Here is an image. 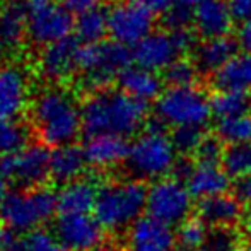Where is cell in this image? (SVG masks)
<instances>
[{
    "label": "cell",
    "mask_w": 251,
    "mask_h": 251,
    "mask_svg": "<svg viewBox=\"0 0 251 251\" xmlns=\"http://www.w3.org/2000/svg\"><path fill=\"white\" fill-rule=\"evenodd\" d=\"M80 120L82 132L87 137L113 133L126 139L146 128L149 104L122 91H98L87 94L80 102Z\"/></svg>",
    "instance_id": "cell-1"
},
{
    "label": "cell",
    "mask_w": 251,
    "mask_h": 251,
    "mask_svg": "<svg viewBox=\"0 0 251 251\" xmlns=\"http://www.w3.org/2000/svg\"><path fill=\"white\" fill-rule=\"evenodd\" d=\"M31 118L41 144L53 149L74 144L82 132L80 106L62 86H50L34 98Z\"/></svg>",
    "instance_id": "cell-2"
},
{
    "label": "cell",
    "mask_w": 251,
    "mask_h": 251,
    "mask_svg": "<svg viewBox=\"0 0 251 251\" xmlns=\"http://www.w3.org/2000/svg\"><path fill=\"white\" fill-rule=\"evenodd\" d=\"M149 188L140 179H123L101 185L93 215L104 231L130 227L147 210Z\"/></svg>",
    "instance_id": "cell-3"
},
{
    "label": "cell",
    "mask_w": 251,
    "mask_h": 251,
    "mask_svg": "<svg viewBox=\"0 0 251 251\" xmlns=\"http://www.w3.org/2000/svg\"><path fill=\"white\" fill-rule=\"evenodd\" d=\"M56 212V193L47 186H40L10 192L0 207V221L5 229L26 236L50 222Z\"/></svg>",
    "instance_id": "cell-4"
},
{
    "label": "cell",
    "mask_w": 251,
    "mask_h": 251,
    "mask_svg": "<svg viewBox=\"0 0 251 251\" xmlns=\"http://www.w3.org/2000/svg\"><path fill=\"white\" fill-rule=\"evenodd\" d=\"M176 149L171 142L169 132H152L144 130L130 142V154L126 159V168L133 179H155L168 178L176 162Z\"/></svg>",
    "instance_id": "cell-5"
},
{
    "label": "cell",
    "mask_w": 251,
    "mask_h": 251,
    "mask_svg": "<svg viewBox=\"0 0 251 251\" xmlns=\"http://www.w3.org/2000/svg\"><path fill=\"white\" fill-rule=\"evenodd\" d=\"M154 109L155 116L173 128L205 126L212 116L210 100L199 87H168Z\"/></svg>",
    "instance_id": "cell-6"
},
{
    "label": "cell",
    "mask_w": 251,
    "mask_h": 251,
    "mask_svg": "<svg viewBox=\"0 0 251 251\" xmlns=\"http://www.w3.org/2000/svg\"><path fill=\"white\" fill-rule=\"evenodd\" d=\"M27 5V40L36 47L69 38L75 19L56 0H26Z\"/></svg>",
    "instance_id": "cell-7"
},
{
    "label": "cell",
    "mask_w": 251,
    "mask_h": 251,
    "mask_svg": "<svg viewBox=\"0 0 251 251\" xmlns=\"http://www.w3.org/2000/svg\"><path fill=\"white\" fill-rule=\"evenodd\" d=\"M155 14L140 0H116L108 10L109 38L133 48L154 33Z\"/></svg>",
    "instance_id": "cell-8"
},
{
    "label": "cell",
    "mask_w": 251,
    "mask_h": 251,
    "mask_svg": "<svg viewBox=\"0 0 251 251\" xmlns=\"http://www.w3.org/2000/svg\"><path fill=\"white\" fill-rule=\"evenodd\" d=\"M193 197L185 183L175 178H162L151 185L147 197V215L168 226L181 224L190 217Z\"/></svg>",
    "instance_id": "cell-9"
},
{
    "label": "cell",
    "mask_w": 251,
    "mask_h": 251,
    "mask_svg": "<svg viewBox=\"0 0 251 251\" xmlns=\"http://www.w3.org/2000/svg\"><path fill=\"white\" fill-rule=\"evenodd\" d=\"M51 151L45 144H29L21 152L0 157V171L23 190L45 186L50 178Z\"/></svg>",
    "instance_id": "cell-10"
},
{
    "label": "cell",
    "mask_w": 251,
    "mask_h": 251,
    "mask_svg": "<svg viewBox=\"0 0 251 251\" xmlns=\"http://www.w3.org/2000/svg\"><path fill=\"white\" fill-rule=\"evenodd\" d=\"M132 55L133 63L137 67L154 74L164 72L176 60L186 56L178 41V36L164 29L154 31L146 40L140 41L137 47H133Z\"/></svg>",
    "instance_id": "cell-11"
},
{
    "label": "cell",
    "mask_w": 251,
    "mask_h": 251,
    "mask_svg": "<svg viewBox=\"0 0 251 251\" xmlns=\"http://www.w3.org/2000/svg\"><path fill=\"white\" fill-rule=\"evenodd\" d=\"M55 238L67 251H91L104 241V229L94 215H58Z\"/></svg>",
    "instance_id": "cell-12"
},
{
    "label": "cell",
    "mask_w": 251,
    "mask_h": 251,
    "mask_svg": "<svg viewBox=\"0 0 251 251\" xmlns=\"http://www.w3.org/2000/svg\"><path fill=\"white\" fill-rule=\"evenodd\" d=\"M79 47L80 41L75 36H69L41 48L38 60L41 75L55 86H62L63 82L72 79L77 74Z\"/></svg>",
    "instance_id": "cell-13"
},
{
    "label": "cell",
    "mask_w": 251,
    "mask_h": 251,
    "mask_svg": "<svg viewBox=\"0 0 251 251\" xmlns=\"http://www.w3.org/2000/svg\"><path fill=\"white\" fill-rule=\"evenodd\" d=\"M178 239L171 226L142 215L126 231L128 251H176Z\"/></svg>",
    "instance_id": "cell-14"
},
{
    "label": "cell",
    "mask_w": 251,
    "mask_h": 251,
    "mask_svg": "<svg viewBox=\"0 0 251 251\" xmlns=\"http://www.w3.org/2000/svg\"><path fill=\"white\" fill-rule=\"evenodd\" d=\"M29 86L19 65L0 67V120H19L27 108Z\"/></svg>",
    "instance_id": "cell-15"
},
{
    "label": "cell",
    "mask_w": 251,
    "mask_h": 251,
    "mask_svg": "<svg viewBox=\"0 0 251 251\" xmlns=\"http://www.w3.org/2000/svg\"><path fill=\"white\" fill-rule=\"evenodd\" d=\"M232 29L234 17L226 0H205L193 9V31L201 41L231 36Z\"/></svg>",
    "instance_id": "cell-16"
},
{
    "label": "cell",
    "mask_w": 251,
    "mask_h": 251,
    "mask_svg": "<svg viewBox=\"0 0 251 251\" xmlns=\"http://www.w3.org/2000/svg\"><path fill=\"white\" fill-rule=\"evenodd\" d=\"M87 166L94 169H109L126 162L130 154V142L125 137L104 133L87 137L82 146Z\"/></svg>",
    "instance_id": "cell-17"
},
{
    "label": "cell",
    "mask_w": 251,
    "mask_h": 251,
    "mask_svg": "<svg viewBox=\"0 0 251 251\" xmlns=\"http://www.w3.org/2000/svg\"><path fill=\"white\" fill-rule=\"evenodd\" d=\"M101 185L96 178H80L56 192L58 215H86L94 210Z\"/></svg>",
    "instance_id": "cell-18"
},
{
    "label": "cell",
    "mask_w": 251,
    "mask_h": 251,
    "mask_svg": "<svg viewBox=\"0 0 251 251\" xmlns=\"http://www.w3.org/2000/svg\"><path fill=\"white\" fill-rule=\"evenodd\" d=\"M195 215L200 217L210 229L238 227L243 224V205L234 195H217L200 200L195 207Z\"/></svg>",
    "instance_id": "cell-19"
},
{
    "label": "cell",
    "mask_w": 251,
    "mask_h": 251,
    "mask_svg": "<svg viewBox=\"0 0 251 251\" xmlns=\"http://www.w3.org/2000/svg\"><path fill=\"white\" fill-rule=\"evenodd\" d=\"M239 45L236 38H215V40H205L197 45L195 51L192 53V60L195 62L197 69L203 75H215L222 70L232 58L239 55Z\"/></svg>",
    "instance_id": "cell-20"
},
{
    "label": "cell",
    "mask_w": 251,
    "mask_h": 251,
    "mask_svg": "<svg viewBox=\"0 0 251 251\" xmlns=\"http://www.w3.org/2000/svg\"><path fill=\"white\" fill-rule=\"evenodd\" d=\"M120 91L128 96L135 98V100L147 102L157 101L161 98L162 91V77H159L157 74L149 72L146 69H140L137 65H130L128 69H125L116 79Z\"/></svg>",
    "instance_id": "cell-21"
},
{
    "label": "cell",
    "mask_w": 251,
    "mask_h": 251,
    "mask_svg": "<svg viewBox=\"0 0 251 251\" xmlns=\"http://www.w3.org/2000/svg\"><path fill=\"white\" fill-rule=\"evenodd\" d=\"M27 38L26 0H5L0 3V41L3 48L21 47Z\"/></svg>",
    "instance_id": "cell-22"
},
{
    "label": "cell",
    "mask_w": 251,
    "mask_h": 251,
    "mask_svg": "<svg viewBox=\"0 0 251 251\" xmlns=\"http://www.w3.org/2000/svg\"><path fill=\"white\" fill-rule=\"evenodd\" d=\"M87 168L84 149L75 144L56 147L51 151L50 159V178L60 185H67L84 176Z\"/></svg>",
    "instance_id": "cell-23"
},
{
    "label": "cell",
    "mask_w": 251,
    "mask_h": 251,
    "mask_svg": "<svg viewBox=\"0 0 251 251\" xmlns=\"http://www.w3.org/2000/svg\"><path fill=\"white\" fill-rule=\"evenodd\" d=\"M229 186H231V179L221 164H197L193 175L186 181L190 195L199 200L224 195L227 193Z\"/></svg>",
    "instance_id": "cell-24"
},
{
    "label": "cell",
    "mask_w": 251,
    "mask_h": 251,
    "mask_svg": "<svg viewBox=\"0 0 251 251\" xmlns=\"http://www.w3.org/2000/svg\"><path fill=\"white\" fill-rule=\"evenodd\" d=\"M214 91L251 93V53H239L222 70L210 77Z\"/></svg>",
    "instance_id": "cell-25"
},
{
    "label": "cell",
    "mask_w": 251,
    "mask_h": 251,
    "mask_svg": "<svg viewBox=\"0 0 251 251\" xmlns=\"http://www.w3.org/2000/svg\"><path fill=\"white\" fill-rule=\"evenodd\" d=\"M74 33L82 45H94L104 41L106 34L109 36L108 10L98 7V9L77 16L74 23Z\"/></svg>",
    "instance_id": "cell-26"
},
{
    "label": "cell",
    "mask_w": 251,
    "mask_h": 251,
    "mask_svg": "<svg viewBox=\"0 0 251 251\" xmlns=\"http://www.w3.org/2000/svg\"><path fill=\"white\" fill-rule=\"evenodd\" d=\"M212 115L217 120L234 118L251 113V94L241 91H214L208 96Z\"/></svg>",
    "instance_id": "cell-27"
},
{
    "label": "cell",
    "mask_w": 251,
    "mask_h": 251,
    "mask_svg": "<svg viewBox=\"0 0 251 251\" xmlns=\"http://www.w3.org/2000/svg\"><path fill=\"white\" fill-rule=\"evenodd\" d=\"M215 137L224 146H245L251 144V113L234 118L219 120L215 125Z\"/></svg>",
    "instance_id": "cell-28"
},
{
    "label": "cell",
    "mask_w": 251,
    "mask_h": 251,
    "mask_svg": "<svg viewBox=\"0 0 251 251\" xmlns=\"http://www.w3.org/2000/svg\"><path fill=\"white\" fill-rule=\"evenodd\" d=\"M29 146V126L21 120H0V157L12 155Z\"/></svg>",
    "instance_id": "cell-29"
},
{
    "label": "cell",
    "mask_w": 251,
    "mask_h": 251,
    "mask_svg": "<svg viewBox=\"0 0 251 251\" xmlns=\"http://www.w3.org/2000/svg\"><path fill=\"white\" fill-rule=\"evenodd\" d=\"M221 166L229 179H234V181L251 176V144L226 146Z\"/></svg>",
    "instance_id": "cell-30"
},
{
    "label": "cell",
    "mask_w": 251,
    "mask_h": 251,
    "mask_svg": "<svg viewBox=\"0 0 251 251\" xmlns=\"http://www.w3.org/2000/svg\"><path fill=\"white\" fill-rule=\"evenodd\" d=\"M210 227L197 215H192L183 221L176 232L178 246L183 251H200L208 238Z\"/></svg>",
    "instance_id": "cell-31"
},
{
    "label": "cell",
    "mask_w": 251,
    "mask_h": 251,
    "mask_svg": "<svg viewBox=\"0 0 251 251\" xmlns=\"http://www.w3.org/2000/svg\"><path fill=\"white\" fill-rule=\"evenodd\" d=\"M199 75L200 72L195 62L188 56H183L169 65L161 77L164 84H168V87H197Z\"/></svg>",
    "instance_id": "cell-32"
},
{
    "label": "cell",
    "mask_w": 251,
    "mask_h": 251,
    "mask_svg": "<svg viewBox=\"0 0 251 251\" xmlns=\"http://www.w3.org/2000/svg\"><path fill=\"white\" fill-rule=\"evenodd\" d=\"M208 135L205 126H178L171 130V142L181 157H193L200 144Z\"/></svg>",
    "instance_id": "cell-33"
},
{
    "label": "cell",
    "mask_w": 251,
    "mask_h": 251,
    "mask_svg": "<svg viewBox=\"0 0 251 251\" xmlns=\"http://www.w3.org/2000/svg\"><path fill=\"white\" fill-rule=\"evenodd\" d=\"M245 238L238 227L210 229L208 238L200 251H243Z\"/></svg>",
    "instance_id": "cell-34"
},
{
    "label": "cell",
    "mask_w": 251,
    "mask_h": 251,
    "mask_svg": "<svg viewBox=\"0 0 251 251\" xmlns=\"http://www.w3.org/2000/svg\"><path fill=\"white\" fill-rule=\"evenodd\" d=\"M224 149H226L224 144L215 135L208 133L203 142L200 144V147L197 149L193 159H195L197 164H221Z\"/></svg>",
    "instance_id": "cell-35"
},
{
    "label": "cell",
    "mask_w": 251,
    "mask_h": 251,
    "mask_svg": "<svg viewBox=\"0 0 251 251\" xmlns=\"http://www.w3.org/2000/svg\"><path fill=\"white\" fill-rule=\"evenodd\" d=\"M26 248L27 251H67L58 243L55 234L43 229L26 234Z\"/></svg>",
    "instance_id": "cell-36"
},
{
    "label": "cell",
    "mask_w": 251,
    "mask_h": 251,
    "mask_svg": "<svg viewBox=\"0 0 251 251\" xmlns=\"http://www.w3.org/2000/svg\"><path fill=\"white\" fill-rule=\"evenodd\" d=\"M0 251H27L26 236L3 229L0 236Z\"/></svg>",
    "instance_id": "cell-37"
},
{
    "label": "cell",
    "mask_w": 251,
    "mask_h": 251,
    "mask_svg": "<svg viewBox=\"0 0 251 251\" xmlns=\"http://www.w3.org/2000/svg\"><path fill=\"white\" fill-rule=\"evenodd\" d=\"M58 2H60V5L65 7L70 14H75V17H77V16H80V14L89 12V10L101 7L102 0H58Z\"/></svg>",
    "instance_id": "cell-38"
},
{
    "label": "cell",
    "mask_w": 251,
    "mask_h": 251,
    "mask_svg": "<svg viewBox=\"0 0 251 251\" xmlns=\"http://www.w3.org/2000/svg\"><path fill=\"white\" fill-rule=\"evenodd\" d=\"M232 195L241 201L243 207L246 205V207L251 208V176H246V178L234 181V186H232Z\"/></svg>",
    "instance_id": "cell-39"
},
{
    "label": "cell",
    "mask_w": 251,
    "mask_h": 251,
    "mask_svg": "<svg viewBox=\"0 0 251 251\" xmlns=\"http://www.w3.org/2000/svg\"><path fill=\"white\" fill-rule=\"evenodd\" d=\"M234 21L245 23L251 17V0H226Z\"/></svg>",
    "instance_id": "cell-40"
},
{
    "label": "cell",
    "mask_w": 251,
    "mask_h": 251,
    "mask_svg": "<svg viewBox=\"0 0 251 251\" xmlns=\"http://www.w3.org/2000/svg\"><path fill=\"white\" fill-rule=\"evenodd\" d=\"M234 38L239 45V50H243L245 53H251V17L239 24Z\"/></svg>",
    "instance_id": "cell-41"
},
{
    "label": "cell",
    "mask_w": 251,
    "mask_h": 251,
    "mask_svg": "<svg viewBox=\"0 0 251 251\" xmlns=\"http://www.w3.org/2000/svg\"><path fill=\"white\" fill-rule=\"evenodd\" d=\"M140 2L146 3L154 14H161V16L175 5V0H140Z\"/></svg>",
    "instance_id": "cell-42"
},
{
    "label": "cell",
    "mask_w": 251,
    "mask_h": 251,
    "mask_svg": "<svg viewBox=\"0 0 251 251\" xmlns=\"http://www.w3.org/2000/svg\"><path fill=\"white\" fill-rule=\"evenodd\" d=\"M9 183H10V179L7 178V176L3 175L2 171H0V207H2V203H3V201H5L7 197L10 195Z\"/></svg>",
    "instance_id": "cell-43"
},
{
    "label": "cell",
    "mask_w": 251,
    "mask_h": 251,
    "mask_svg": "<svg viewBox=\"0 0 251 251\" xmlns=\"http://www.w3.org/2000/svg\"><path fill=\"white\" fill-rule=\"evenodd\" d=\"M203 2H205V0H175V5H179V7H185V9L193 10Z\"/></svg>",
    "instance_id": "cell-44"
},
{
    "label": "cell",
    "mask_w": 251,
    "mask_h": 251,
    "mask_svg": "<svg viewBox=\"0 0 251 251\" xmlns=\"http://www.w3.org/2000/svg\"><path fill=\"white\" fill-rule=\"evenodd\" d=\"M91 251H120V248L115 245V243H106V241H102L100 246H96V248L91 250Z\"/></svg>",
    "instance_id": "cell-45"
},
{
    "label": "cell",
    "mask_w": 251,
    "mask_h": 251,
    "mask_svg": "<svg viewBox=\"0 0 251 251\" xmlns=\"http://www.w3.org/2000/svg\"><path fill=\"white\" fill-rule=\"evenodd\" d=\"M243 229L246 231V234L251 238V208H248V212L243 217Z\"/></svg>",
    "instance_id": "cell-46"
},
{
    "label": "cell",
    "mask_w": 251,
    "mask_h": 251,
    "mask_svg": "<svg viewBox=\"0 0 251 251\" xmlns=\"http://www.w3.org/2000/svg\"><path fill=\"white\" fill-rule=\"evenodd\" d=\"M243 251H251V238L245 241V245H243Z\"/></svg>",
    "instance_id": "cell-47"
},
{
    "label": "cell",
    "mask_w": 251,
    "mask_h": 251,
    "mask_svg": "<svg viewBox=\"0 0 251 251\" xmlns=\"http://www.w3.org/2000/svg\"><path fill=\"white\" fill-rule=\"evenodd\" d=\"M3 50H5V48H3L2 41H0V58H2V55H3Z\"/></svg>",
    "instance_id": "cell-48"
},
{
    "label": "cell",
    "mask_w": 251,
    "mask_h": 251,
    "mask_svg": "<svg viewBox=\"0 0 251 251\" xmlns=\"http://www.w3.org/2000/svg\"><path fill=\"white\" fill-rule=\"evenodd\" d=\"M2 231H3V229H0V236H2Z\"/></svg>",
    "instance_id": "cell-49"
},
{
    "label": "cell",
    "mask_w": 251,
    "mask_h": 251,
    "mask_svg": "<svg viewBox=\"0 0 251 251\" xmlns=\"http://www.w3.org/2000/svg\"><path fill=\"white\" fill-rule=\"evenodd\" d=\"M176 251H183V250H176Z\"/></svg>",
    "instance_id": "cell-50"
},
{
    "label": "cell",
    "mask_w": 251,
    "mask_h": 251,
    "mask_svg": "<svg viewBox=\"0 0 251 251\" xmlns=\"http://www.w3.org/2000/svg\"><path fill=\"white\" fill-rule=\"evenodd\" d=\"M0 2H2V0H0Z\"/></svg>",
    "instance_id": "cell-51"
}]
</instances>
